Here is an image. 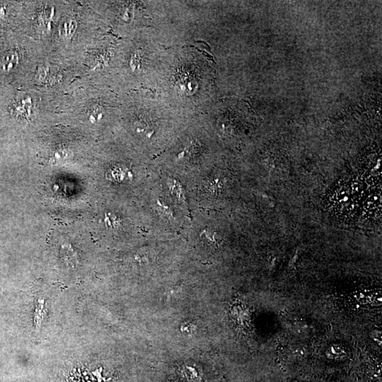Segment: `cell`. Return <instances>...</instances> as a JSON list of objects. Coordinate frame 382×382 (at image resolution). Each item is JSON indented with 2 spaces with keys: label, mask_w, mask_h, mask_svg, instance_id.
<instances>
[{
  "label": "cell",
  "mask_w": 382,
  "mask_h": 382,
  "mask_svg": "<svg viewBox=\"0 0 382 382\" xmlns=\"http://www.w3.org/2000/svg\"><path fill=\"white\" fill-rule=\"evenodd\" d=\"M19 64L18 53L15 51L10 52L3 57L2 66L5 71H11L15 69Z\"/></svg>",
  "instance_id": "obj_1"
},
{
  "label": "cell",
  "mask_w": 382,
  "mask_h": 382,
  "mask_svg": "<svg viewBox=\"0 0 382 382\" xmlns=\"http://www.w3.org/2000/svg\"><path fill=\"white\" fill-rule=\"evenodd\" d=\"M78 28V23L74 19H70L65 21L62 24L60 29V34L66 39H70Z\"/></svg>",
  "instance_id": "obj_2"
},
{
  "label": "cell",
  "mask_w": 382,
  "mask_h": 382,
  "mask_svg": "<svg viewBox=\"0 0 382 382\" xmlns=\"http://www.w3.org/2000/svg\"><path fill=\"white\" fill-rule=\"evenodd\" d=\"M30 102V100L22 101L21 102H19L17 106H16V112L17 114L20 115L21 117L23 118H26V117H29L30 115L31 110V104L27 105V104Z\"/></svg>",
  "instance_id": "obj_3"
},
{
  "label": "cell",
  "mask_w": 382,
  "mask_h": 382,
  "mask_svg": "<svg viewBox=\"0 0 382 382\" xmlns=\"http://www.w3.org/2000/svg\"><path fill=\"white\" fill-rule=\"evenodd\" d=\"M102 113L100 108H96L91 110L90 114H89V120H90L92 123H95L98 120H100L102 118Z\"/></svg>",
  "instance_id": "obj_4"
},
{
  "label": "cell",
  "mask_w": 382,
  "mask_h": 382,
  "mask_svg": "<svg viewBox=\"0 0 382 382\" xmlns=\"http://www.w3.org/2000/svg\"><path fill=\"white\" fill-rule=\"evenodd\" d=\"M139 60H140V57L139 56L138 53H136L132 55L131 61H130V67L132 70L135 71L137 67H139Z\"/></svg>",
  "instance_id": "obj_5"
},
{
  "label": "cell",
  "mask_w": 382,
  "mask_h": 382,
  "mask_svg": "<svg viewBox=\"0 0 382 382\" xmlns=\"http://www.w3.org/2000/svg\"><path fill=\"white\" fill-rule=\"evenodd\" d=\"M195 43H198V44L200 45V46H201V48L203 49L204 50H206V52L207 53H210V46H209V45H207L206 43H205V41H198L195 42Z\"/></svg>",
  "instance_id": "obj_6"
},
{
  "label": "cell",
  "mask_w": 382,
  "mask_h": 382,
  "mask_svg": "<svg viewBox=\"0 0 382 382\" xmlns=\"http://www.w3.org/2000/svg\"><path fill=\"white\" fill-rule=\"evenodd\" d=\"M5 15V9L3 8V6L0 5V19L4 17Z\"/></svg>",
  "instance_id": "obj_7"
}]
</instances>
